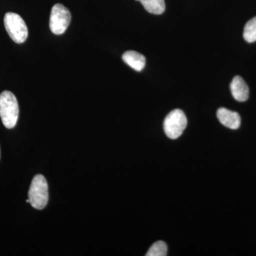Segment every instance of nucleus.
<instances>
[{
  "label": "nucleus",
  "instance_id": "nucleus-1",
  "mask_svg": "<svg viewBox=\"0 0 256 256\" xmlns=\"http://www.w3.org/2000/svg\"><path fill=\"white\" fill-rule=\"evenodd\" d=\"M18 100L12 92L5 90L0 94V118L8 129L14 128L18 118Z\"/></svg>",
  "mask_w": 256,
  "mask_h": 256
},
{
  "label": "nucleus",
  "instance_id": "nucleus-7",
  "mask_svg": "<svg viewBox=\"0 0 256 256\" xmlns=\"http://www.w3.org/2000/svg\"><path fill=\"white\" fill-rule=\"evenodd\" d=\"M230 92L235 100L245 102L249 97V88L246 82L239 76L234 77L230 85Z\"/></svg>",
  "mask_w": 256,
  "mask_h": 256
},
{
  "label": "nucleus",
  "instance_id": "nucleus-2",
  "mask_svg": "<svg viewBox=\"0 0 256 256\" xmlns=\"http://www.w3.org/2000/svg\"><path fill=\"white\" fill-rule=\"evenodd\" d=\"M30 203L36 210H43L48 200V184L42 174L35 176L32 180L28 193Z\"/></svg>",
  "mask_w": 256,
  "mask_h": 256
},
{
  "label": "nucleus",
  "instance_id": "nucleus-6",
  "mask_svg": "<svg viewBox=\"0 0 256 256\" xmlns=\"http://www.w3.org/2000/svg\"><path fill=\"white\" fill-rule=\"evenodd\" d=\"M216 116L220 124L225 127L236 130L240 126V116L237 112L220 108L217 110Z\"/></svg>",
  "mask_w": 256,
  "mask_h": 256
},
{
  "label": "nucleus",
  "instance_id": "nucleus-4",
  "mask_svg": "<svg viewBox=\"0 0 256 256\" xmlns=\"http://www.w3.org/2000/svg\"><path fill=\"white\" fill-rule=\"evenodd\" d=\"M188 126V119L182 110L175 109L165 118L164 131L166 136L172 140L178 139L182 134Z\"/></svg>",
  "mask_w": 256,
  "mask_h": 256
},
{
  "label": "nucleus",
  "instance_id": "nucleus-10",
  "mask_svg": "<svg viewBox=\"0 0 256 256\" xmlns=\"http://www.w3.org/2000/svg\"><path fill=\"white\" fill-rule=\"evenodd\" d=\"M244 38L248 43L256 42V16L249 20L245 25Z\"/></svg>",
  "mask_w": 256,
  "mask_h": 256
},
{
  "label": "nucleus",
  "instance_id": "nucleus-9",
  "mask_svg": "<svg viewBox=\"0 0 256 256\" xmlns=\"http://www.w3.org/2000/svg\"><path fill=\"white\" fill-rule=\"evenodd\" d=\"M140 2L146 12L153 14H162L164 13L166 6L164 0H136Z\"/></svg>",
  "mask_w": 256,
  "mask_h": 256
},
{
  "label": "nucleus",
  "instance_id": "nucleus-3",
  "mask_svg": "<svg viewBox=\"0 0 256 256\" xmlns=\"http://www.w3.org/2000/svg\"><path fill=\"white\" fill-rule=\"evenodd\" d=\"M4 26L10 38L16 44L24 43L28 37V28L22 18L16 13L8 12L4 18Z\"/></svg>",
  "mask_w": 256,
  "mask_h": 256
},
{
  "label": "nucleus",
  "instance_id": "nucleus-11",
  "mask_svg": "<svg viewBox=\"0 0 256 256\" xmlns=\"http://www.w3.org/2000/svg\"><path fill=\"white\" fill-rule=\"evenodd\" d=\"M166 254H168V246L164 242L159 240L152 246L146 256H166Z\"/></svg>",
  "mask_w": 256,
  "mask_h": 256
},
{
  "label": "nucleus",
  "instance_id": "nucleus-5",
  "mask_svg": "<svg viewBox=\"0 0 256 256\" xmlns=\"http://www.w3.org/2000/svg\"><path fill=\"white\" fill-rule=\"evenodd\" d=\"M72 14L70 11L62 4H56L50 12V28L56 35L63 34L70 24Z\"/></svg>",
  "mask_w": 256,
  "mask_h": 256
},
{
  "label": "nucleus",
  "instance_id": "nucleus-8",
  "mask_svg": "<svg viewBox=\"0 0 256 256\" xmlns=\"http://www.w3.org/2000/svg\"><path fill=\"white\" fill-rule=\"evenodd\" d=\"M122 60L124 63L137 72H141L146 66V58L144 56L134 50L124 52L122 55Z\"/></svg>",
  "mask_w": 256,
  "mask_h": 256
}]
</instances>
